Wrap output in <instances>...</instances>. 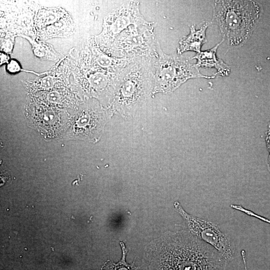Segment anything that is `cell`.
Segmentation results:
<instances>
[{"label": "cell", "instance_id": "9c48e42d", "mask_svg": "<svg viewBox=\"0 0 270 270\" xmlns=\"http://www.w3.org/2000/svg\"><path fill=\"white\" fill-rule=\"evenodd\" d=\"M106 122L98 104L89 102L83 106L70 123L67 136L70 138L92 140L101 134Z\"/></svg>", "mask_w": 270, "mask_h": 270}, {"label": "cell", "instance_id": "7a4b0ae2", "mask_svg": "<svg viewBox=\"0 0 270 270\" xmlns=\"http://www.w3.org/2000/svg\"><path fill=\"white\" fill-rule=\"evenodd\" d=\"M153 88L152 58H134L121 75L112 101L114 110L122 115L132 114Z\"/></svg>", "mask_w": 270, "mask_h": 270}, {"label": "cell", "instance_id": "30bf717a", "mask_svg": "<svg viewBox=\"0 0 270 270\" xmlns=\"http://www.w3.org/2000/svg\"><path fill=\"white\" fill-rule=\"evenodd\" d=\"M90 56L94 62L101 68L109 72L122 74L134 58H118L109 56L98 46L96 38L90 42Z\"/></svg>", "mask_w": 270, "mask_h": 270}, {"label": "cell", "instance_id": "ac0fdd59", "mask_svg": "<svg viewBox=\"0 0 270 270\" xmlns=\"http://www.w3.org/2000/svg\"><path fill=\"white\" fill-rule=\"evenodd\" d=\"M8 57L3 53H0V62L1 64L8 61Z\"/></svg>", "mask_w": 270, "mask_h": 270}, {"label": "cell", "instance_id": "8fae6325", "mask_svg": "<svg viewBox=\"0 0 270 270\" xmlns=\"http://www.w3.org/2000/svg\"><path fill=\"white\" fill-rule=\"evenodd\" d=\"M220 44L219 43L212 48L197 53L192 59L196 60L195 64L198 68H214L217 71L216 74L228 76L230 72V66L216 56L217 48Z\"/></svg>", "mask_w": 270, "mask_h": 270}, {"label": "cell", "instance_id": "52a82bcc", "mask_svg": "<svg viewBox=\"0 0 270 270\" xmlns=\"http://www.w3.org/2000/svg\"><path fill=\"white\" fill-rule=\"evenodd\" d=\"M146 20L140 12V2H125L112 10L104 19L102 32L95 38L100 48L106 52L116 38L130 26Z\"/></svg>", "mask_w": 270, "mask_h": 270}, {"label": "cell", "instance_id": "5bb4252c", "mask_svg": "<svg viewBox=\"0 0 270 270\" xmlns=\"http://www.w3.org/2000/svg\"><path fill=\"white\" fill-rule=\"evenodd\" d=\"M230 207L234 210H236L242 212H243L244 214H246L247 216L255 218L258 220H262L264 222H266L270 224V219H268V218H266L260 215H259L254 212L252 210L246 209L241 205L236 204H231L230 205Z\"/></svg>", "mask_w": 270, "mask_h": 270}, {"label": "cell", "instance_id": "8992f818", "mask_svg": "<svg viewBox=\"0 0 270 270\" xmlns=\"http://www.w3.org/2000/svg\"><path fill=\"white\" fill-rule=\"evenodd\" d=\"M174 207L186 222L192 234L214 248L227 262L234 258V244L230 237L224 232L218 224L190 214L178 202H175Z\"/></svg>", "mask_w": 270, "mask_h": 270}, {"label": "cell", "instance_id": "9a60e30c", "mask_svg": "<svg viewBox=\"0 0 270 270\" xmlns=\"http://www.w3.org/2000/svg\"><path fill=\"white\" fill-rule=\"evenodd\" d=\"M7 70L10 73H16L20 70V66L17 61L12 60L8 64Z\"/></svg>", "mask_w": 270, "mask_h": 270}, {"label": "cell", "instance_id": "5b68a950", "mask_svg": "<svg viewBox=\"0 0 270 270\" xmlns=\"http://www.w3.org/2000/svg\"><path fill=\"white\" fill-rule=\"evenodd\" d=\"M155 23L130 26L120 34L104 52L118 58H157L160 48L156 38Z\"/></svg>", "mask_w": 270, "mask_h": 270}, {"label": "cell", "instance_id": "3957f363", "mask_svg": "<svg viewBox=\"0 0 270 270\" xmlns=\"http://www.w3.org/2000/svg\"><path fill=\"white\" fill-rule=\"evenodd\" d=\"M213 8V20L220 35L233 46L248 40L260 11L258 4L252 0H216Z\"/></svg>", "mask_w": 270, "mask_h": 270}, {"label": "cell", "instance_id": "4fadbf2b", "mask_svg": "<svg viewBox=\"0 0 270 270\" xmlns=\"http://www.w3.org/2000/svg\"><path fill=\"white\" fill-rule=\"evenodd\" d=\"M120 244L122 249V257L120 261L114 263L112 261L108 260L101 268L100 270H138V266H136L134 262L131 264L126 262V258L128 250L125 248L123 242H120Z\"/></svg>", "mask_w": 270, "mask_h": 270}, {"label": "cell", "instance_id": "6da1fadb", "mask_svg": "<svg viewBox=\"0 0 270 270\" xmlns=\"http://www.w3.org/2000/svg\"><path fill=\"white\" fill-rule=\"evenodd\" d=\"M226 260L190 232L168 233L145 252L144 270H225Z\"/></svg>", "mask_w": 270, "mask_h": 270}, {"label": "cell", "instance_id": "ba28073f", "mask_svg": "<svg viewBox=\"0 0 270 270\" xmlns=\"http://www.w3.org/2000/svg\"><path fill=\"white\" fill-rule=\"evenodd\" d=\"M122 74L113 73L101 68L94 62L88 53L83 72V84L90 95L100 100L112 101Z\"/></svg>", "mask_w": 270, "mask_h": 270}, {"label": "cell", "instance_id": "2e32d148", "mask_svg": "<svg viewBox=\"0 0 270 270\" xmlns=\"http://www.w3.org/2000/svg\"><path fill=\"white\" fill-rule=\"evenodd\" d=\"M54 84V79L52 77L48 76L43 78L40 81L41 86L44 88H49L52 86Z\"/></svg>", "mask_w": 270, "mask_h": 270}, {"label": "cell", "instance_id": "7c38bea8", "mask_svg": "<svg viewBox=\"0 0 270 270\" xmlns=\"http://www.w3.org/2000/svg\"><path fill=\"white\" fill-rule=\"evenodd\" d=\"M208 26V23H205L198 30L196 29L195 25L191 26L189 34L179 42V46L176 50L177 54L180 55L188 51L200 52L202 46L207 41L206 30Z\"/></svg>", "mask_w": 270, "mask_h": 270}, {"label": "cell", "instance_id": "e0dca14e", "mask_svg": "<svg viewBox=\"0 0 270 270\" xmlns=\"http://www.w3.org/2000/svg\"><path fill=\"white\" fill-rule=\"evenodd\" d=\"M242 260L243 262V264L244 267V270H248V266H247V262H246V253L244 250H241L240 252Z\"/></svg>", "mask_w": 270, "mask_h": 270}, {"label": "cell", "instance_id": "277c9868", "mask_svg": "<svg viewBox=\"0 0 270 270\" xmlns=\"http://www.w3.org/2000/svg\"><path fill=\"white\" fill-rule=\"evenodd\" d=\"M191 60L192 58L181 55L166 54L160 47L158 57L152 58L154 88L152 93L172 92L190 78L215 77L202 74Z\"/></svg>", "mask_w": 270, "mask_h": 270}]
</instances>
